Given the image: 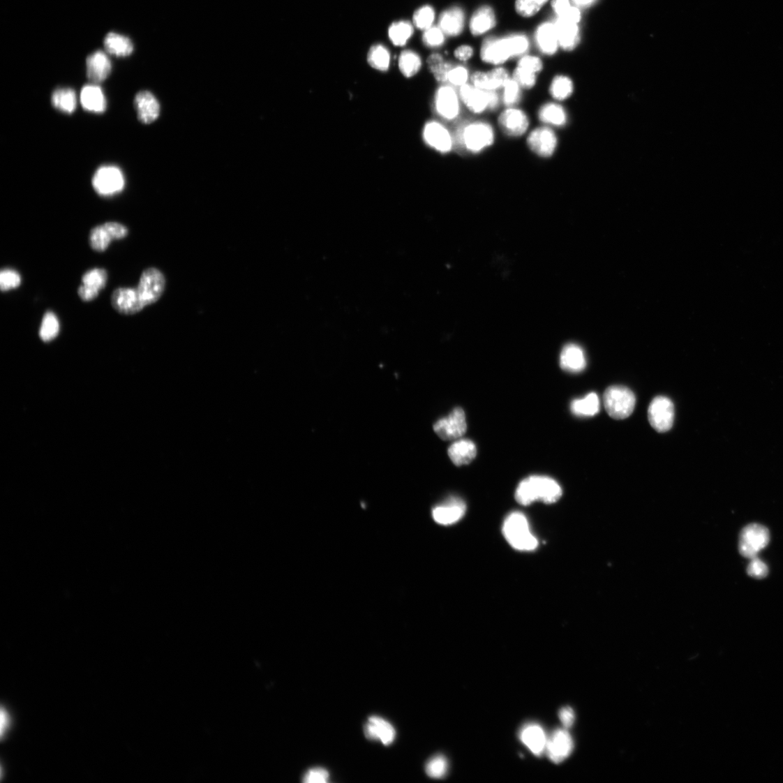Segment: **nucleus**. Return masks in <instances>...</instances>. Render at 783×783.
I'll return each instance as SVG.
<instances>
[{
    "instance_id": "5",
    "label": "nucleus",
    "mask_w": 783,
    "mask_h": 783,
    "mask_svg": "<svg viewBox=\"0 0 783 783\" xmlns=\"http://www.w3.org/2000/svg\"><path fill=\"white\" fill-rule=\"evenodd\" d=\"M458 93L462 104L475 114H483L488 110H495L501 102L497 91L483 90L472 84L460 87Z\"/></svg>"
},
{
    "instance_id": "12",
    "label": "nucleus",
    "mask_w": 783,
    "mask_h": 783,
    "mask_svg": "<svg viewBox=\"0 0 783 783\" xmlns=\"http://www.w3.org/2000/svg\"><path fill=\"white\" fill-rule=\"evenodd\" d=\"M498 122L502 133L511 137L525 135L530 125L529 117L525 112L516 107H507L502 111Z\"/></svg>"
},
{
    "instance_id": "43",
    "label": "nucleus",
    "mask_w": 783,
    "mask_h": 783,
    "mask_svg": "<svg viewBox=\"0 0 783 783\" xmlns=\"http://www.w3.org/2000/svg\"><path fill=\"white\" fill-rule=\"evenodd\" d=\"M107 274L105 269H94L86 272L82 276L83 285L96 289L103 290L107 284Z\"/></svg>"
},
{
    "instance_id": "31",
    "label": "nucleus",
    "mask_w": 783,
    "mask_h": 783,
    "mask_svg": "<svg viewBox=\"0 0 783 783\" xmlns=\"http://www.w3.org/2000/svg\"><path fill=\"white\" fill-rule=\"evenodd\" d=\"M537 117L540 121L551 126L562 127L567 123L565 109L556 103H546L540 106Z\"/></svg>"
},
{
    "instance_id": "38",
    "label": "nucleus",
    "mask_w": 783,
    "mask_h": 783,
    "mask_svg": "<svg viewBox=\"0 0 783 783\" xmlns=\"http://www.w3.org/2000/svg\"><path fill=\"white\" fill-rule=\"evenodd\" d=\"M414 32L412 25L406 22H399L392 24L389 29V37L396 46H403L411 38Z\"/></svg>"
},
{
    "instance_id": "61",
    "label": "nucleus",
    "mask_w": 783,
    "mask_h": 783,
    "mask_svg": "<svg viewBox=\"0 0 783 783\" xmlns=\"http://www.w3.org/2000/svg\"><path fill=\"white\" fill-rule=\"evenodd\" d=\"M445 62L442 56L438 53H434L428 58L427 65L428 68L433 73L438 68H439Z\"/></svg>"
},
{
    "instance_id": "34",
    "label": "nucleus",
    "mask_w": 783,
    "mask_h": 783,
    "mask_svg": "<svg viewBox=\"0 0 783 783\" xmlns=\"http://www.w3.org/2000/svg\"><path fill=\"white\" fill-rule=\"evenodd\" d=\"M570 408L576 417H593L600 411V401L597 394L590 393L583 398L574 400Z\"/></svg>"
},
{
    "instance_id": "40",
    "label": "nucleus",
    "mask_w": 783,
    "mask_h": 783,
    "mask_svg": "<svg viewBox=\"0 0 783 783\" xmlns=\"http://www.w3.org/2000/svg\"><path fill=\"white\" fill-rule=\"evenodd\" d=\"M501 89V102L507 107H515L521 100L522 88L513 78H509Z\"/></svg>"
},
{
    "instance_id": "59",
    "label": "nucleus",
    "mask_w": 783,
    "mask_h": 783,
    "mask_svg": "<svg viewBox=\"0 0 783 783\" xmlns=\"http://www.w3.org/2000/svg\"><path fill=\"white\" fill-rule=\"evenodd\" d=\"M551 6L558 17H562L572 7L570 0H552Z\"/></svg>"
},
{
    "instance_id": "48",
    "label": "nucleus",
    "mask_w": 783,
    "mask_h": 783,
    "mask_svg": "<svg viewBox=\"0 0 783 783\" xmlns=\"http://www.w3.org/2000/svg\"><path fill=\"white\" fill-rule=\"evenodd\" d=\"M512 78L522 89H530L537 83V74L517 67L514 69Z\"/></svg>"
},
{
    "instance_id": "57",
    "label": "nucleus",
    "mask_w": 783,
    "mask_h": 783,
    "mask_svg": "<svg viewBox=\"0 0 783 783\" xmlns=\"http://www.w3.org/2000/svg\"><path fill=\"white\" fill-rule=\"evenodd\" d=\"M456 59L462 62L470 61L474 55L473 48L467 45L459 46L454 52Z\"/></svg>"
},
{
    "instance_id": "21",
    "label": "nucleus",
    "mask_w": 783,
    "mask_h": 783,
    "mask_svg": "<svg viewBox=\"0 0 783 783\" xmlns=\"http://www.w3.org/2000/svg\"><path fill=\"white\" fill-rule=\"evenodd\" d=\"M510 78L507 70L497 67L489 72L477 71L470 77L472 84L486 91H498L502 89Z\"/></svg>"
},
{
    "instance_id": "29",
    "label": "nucleus",
    "mask_w": 783,
    "mask_h": 783,
    "mask_svg": "<svg viewBox=\"0 0 783 783\" xmlns=\"http://www.w3.org/2000/svg\"><path fill=\"white\" fill-rule=\"evenodd\" d=\"M496 25L494 10L489 6L477 9L472 16L470 28L474 36H481L493 29Z\"/></svg>"
},
{
    "instance_id": "27",
    "label": "nucleus",
    "mask_w": 783,
    "mask_h": 783,
    "mask_svg": "<svg viewBox=\"0 0 783 783\" xmlns=\"http://www.w3.org/2000/svg\"><path fill=\"white\" fill-rule=\"evenodd\" d=\"M465 24V14L459 7H454L444 11L439 18V27L445 35L456 36L460 35Z\"/></svg>"
},
{
    "instance_id": "49",
    "label": "nucleus",
    "mask_w": 783,
    "mask_h": 783,
    "mask_svg": "<svg viewBox=\"0 0 783 783\" xmlns=\"http://www.w3.org/2000/svg\"><path fill=\"white\" fill-rule=\"evenodd\" d=\"M445 35L440 27H432L424 31L423 43L427 47H440L445 43Z\"/></svg>"
},
{
    "instance_id": "56",
    "label": "nucleus",
    "mask_w": 783,
    "mask_h": 783,
    "mask_svg": "<svg viewBox=\"0 0 783 783\" xmlns=\"http://www.w3.org/2000/svg\"><path fill=\"white\" fill-rule=\"evenodd\" d=\"M453 66L454 65L452 63L445 61L433 73L436 80L442 83L447 82V77H449V72Z\"/></svg>"
},
{
    "instance_id": "45",
    "label": "nucleus",
    "mask_w": 783,
    "mask_h": 783,
    "mask_svg": "<svg viewBox=\"0 0 783 783\" xmlns=\"http://www.w3.org/2000/svg\"><path fill=\"white\" fill-rule=\"evenodd\" d=\"M435 18L434 9L431 6H424L415 12L413 21L418 29L425 31L433 27Z\"/></svg>"
},
{
    "instance_id": "58",
    "label": "nucleus",
    "mask_w": 783,
    "mask_h": 783,
    "mask_svg": "<svg viewBox=\"0 0 783 783\" xmlns=\"http://www.w3.org/2000/svg\"><path fill=\"white\" fill-rule=\"evenodd\" d=\"M99 292V290L86 286L84 285H81L78 290L79 296L80 297L81 299L85 302H89L95 300L96 298L98 296Z\"/></svg>"
},
{
    "instance_id": "50",
    "label": "nucleus",
    "mask_w": 783,
    "mask_h": 783,
    "mask_svg": "<svg viewBox=\"0 0 783 783\" xmlns=\"http://www.w3.org/2000/svg\"><path fill=\"white\" fill-rule=\"evenodd\" d=\"M513 57L523 55L529 49L530 43L528 37L524 34H513L509 36Z\"/></svg>"
},
{
    "instance_id": "16",
    "label": "nucleus",
    "mask_w": 783,
    "mask_h": 783,
    "mask_svg": "<svg viewBox=\"0 0 783 783\" xmlns=\"http://www.w3.org/2000/svg\"><path fill=\"white\" fill-rule=\"evenodd\" d=\"M574 750V741L567 729H557L548 738L546 751L549 759L555 763L566 760Z\"/></svg>"
},
{
    "instance_id": "11",
    "label": "nucleus",
    "mask_w": 783,
    "mask_h": 783,
    "mask_svg": "<svg viewBox=\"0 0 783 783\" xmlns=\"http://www.w3.org/2000/svg\"><path fill=\"white\" fill-rule=\"evenodd\" d=\"M423 139L428 146L442 154H449L455 147L454 134L437 121H431L425 124Z\"/></svg>"
},
{
    "instance_id": "41",
    "label": "nucleus",
    "mask_w": 783,
    "mask_h": 783,
    "mask_svg": "<svg viewBox=\"0 0 783 783\" xmlns=\"http://www.w3.org/2000/svg\"><path fill=\"white\" fill-rule=\"evenodd\" d=\"M113 240L104 225L93 228L89 234V244L91 248L98 252L107 250Z\"/></svg>"
},
{
    "instance_id": "3",
    "label": "nucleus",
    "mask_w": 783,
    "mask_h": 783,
    "mask_svg": "<svg viewBox=\"0 0 783 783\" xmlns=\"http://www.w3.org/2000/svg\"><path fill=\"white\" fill-rule=\"evenodd\" d=\"M502 534L507 542L514 549L520 551H532L538 546L537 539L531 532L529 521L522 513L509 514L502 525Z\"/></svg>"
},
{
    "instance_id": "32",
    "label": "nucleus",
    "mask_w": 783,
    "mask_h": 783,
    "mask_svg": "<svg viewBox=\"0 0 783 783\" xmlns=\"http://www.w3.org/2000/svg\"><path fill=\"white\" fill-rule=\"evenodd\" d=\"M106 50L117 57H127L133 53L134 46L126 36L114 32L109 33L104 41Z\"/></svg>"
},
{
    "instance_id": "8",
    "label": "nucleus",
    "mask_w": 783,
    "mask_h": 783,
    "mask_svg": "<svg viewBox=\"0 0 783 783\" xmlns=\"http://www.w3.org/2000/svg\"><path fill=\"white\" fill-rule=\"evenodd\" d=\"M459 93L450 84L440 86L435 92L434 106L437 115L446 121H454L461 113Z\"/></svg>"
},
{
    "instance_id": "20",
    "label": "nucleus",
    "mask_w": 783,
    "mask_h": 783,
    "mask_svg": "<svg viewBox=\"0 0 783 783\" xmlns=\"http://www.w3.org/2000/svg\"><path fill=\"white\" fill-rule=\"evenodd\" d=\"M135 106L138 119L142 124H150L154 123L160 116V103L151 91H141L138 92L135 99Z\"/></svg>"
},
{
    "instance_id": "55",
    "label": "nucleus",
    "mask_w": 783,
    "mask_h": 783,
    "mask_svg": "<svg viewBox=\"0 0 783 783\" xmlns=\"http://www.w3.org/2000/svg\"><path fill=\"white\" fill-rule=\"evenodd\" d=\"M558 717L566 729H570L574 722L575 715L571 707L562 708L558 713Z\"/></svg>"
},
{
    "instance_id": "24",
    "label": "nucleus",
    "mask_w": 783,
    "mask_h": 783,
    "mask_svg": "<svg viewBox=\"0 0 783 783\" xmlns=\"http://www.w3.org/2000/svg\"><path fill=\"white\" fill-rule=\"evenodd\" d=\"M553 24L556 29L559 47L566 51L573 50L580 42V30L577 24L558 17Z\"/></svg>"
},
{
    "instance_id": "54",
    "label": "nucleus",
    "mask_w": 783,
    "mask_h": 783,
    "mask_svg": "<svg viewBox=\"0 0 783 783\" xmlns=\"http://www.w3.org/2000/svg\"><path fill=\"white\" fill-rule=\"evenodd\" d=\"M104 226L113 240L121 239L128 234L127 228L122 225L121 223L117 222H107L104 223Z\"/></svg>"
},
{
    "instance_id": "28",
    "label": "nucleus",
    "mask_w": 783,
    "mask_h": 783,
    "mask_svg": "<svg viewBox=\"0 0 783 783\" xmlns=\"http://www.w3.org/2000/svg\"><path fill=\"white\" fill-rule=\"evenodd\" d=\"M535 42L538 49L544 54H554L559 47L556 29L553 23L540 24L535 31Z\"/></svg>"
},
{
    "instance_id": "62",
    "label": "nucleus",
    "mask_w": 783,
    "mask_h": 783,
    "mask_svg": "<svg viewBox=\"0 0 783 783\" xmlns=\"http://www.w3.org/2000/svg\"><path fill=\"white\" fill-rule=\"evenodd\" d=\"M1 719H2V720H1V725H2L1 726V735H2V737H4V733L6 731V729H8V726L10 725V722H9L10 719L8 717V715L7 713L4 712L3 710H2V713H1Z\"/></svg>"
},
{
    "instance_id": "2",
    "label": "nucleus",
    "mask_w": 783,
    "mask_h": 783,
    "mask_svg": "<svg viewBox=\"0 0 783 783\" xmlns=\"http://www.w3.org/2000/svg\"><path fill=\"white\" fill-rule=\"evenodd\" d=\"M455 147L472 154H478L492 146L495 140L493 126L483 121L465 122L454 134Z\"/></svg>"
},
{
    "instance_id": "19",
    "label": "nucleus",
    "mask_w": 783,
    "mask_h": 783,
    "mask_svg": "<svg viewBox=\"0 0 783 783\" xmlns=\"http://www.w3.org/2000/svg\"><path fill=\"white\" fill-rule=\"evenodd\" d=\"M519 737L521 743L535 756H542L545 752L548 738L539 724H525L520 730Z\"/></svg>"
},
{
    "instance_id": "37",
    "label": "nucleus",
    "mask_w": 783,
    "mask_h": 783,
    "mask_svg": "<svg viewBox=\"0 0 783 783\" xmlns=\"http://www.w3.org/2000/svg\"><path fill=\"white\" fill-rule=\"evenodd\" d=\"M367 60L372 68L385 71L390 65V54L385 47L377 45L371 47L369 50Z\"/></svg>"
},
{
    "instance_id": "1",
    "label": "nucleus",
    "mask_w": 783,
    "mask_h": 783,
    "mask_svg": "<svg viewBox=\"0 0 783 783\" xmlns=\"http://www.w3.org/2000/svg\"><path fill=\"white\" fill-rule=\"evenodd\" d=\"M562 489L553 479L531 476L522 480L516 489V500L521 505L529 506L536 501L554 503L561 498Z\"/></svg>"
},
{
    "instance_id": "23",
    "label": "nucleus",
    "mask_w": 783,
    "mask_h": 783,
    "mask_svg": "<svg viewBox=\"0 0 783 783\" xmlns=\"http://www.w3.org/2000/svg\"><path fill=\"white\" fill-rule=\"evenodd\" d=\"M111 63L107 54L102 51L91 54L87 59V73L89 80L96 84L104 82L110 75Z\"/></svg>"
},
{
    "instance_id": "18",
    "label": "nucleus",
    "mask_w": 783,
    "mask_h": 783,
    "mask_svg": "<svg viewBox=\"0 0 783 783\" xmlns=\"http://www.w3.org/2000/svg\"><path fill=\"white\" fill-rule=\"evenodd\" d=\"M467 508L464 502L458 498H452L442 505L436 507L433 511V517L438 524L443 526L452 525L464 516Z\"/></svg>"
},
{
    "instance_id": "63",
    "label": "nucleus",
    "mask_w": 783,
    "mask_h": 783,
    "mask_svg": "<svg viewBox=\"0 0 783 783\" xmlns=\"http://www.w3.org/2000/svg\"><path fill=\"white\" fill-rule=\"evenodd\" d=\"M573 1L578 6L586 7L592 5L595 0H573Z\"/></svg>"
},
{
    "instance_id": "51",
    "label": "nucleus",
    "mask_w": 783,
    "mask_h": 783,
    "mask_svg": "<svg viewBox=\"0 0 783 783\" xmlns=\"http://www.w3.org/2000/svg\"><path fill=\"white\" fill-rule=\"evenodd\" d=\"M747 574L755 579H764L769 574V568L758 556H756L751 558L747 567Z\"/></svg>"
},
{
    "instance_id": "13",
    "label": "nucleus",
    "mask_w": 783,
    "mask_h": 783,
    "mask_svg": "<svg viewBox=\"0 0 783 783\" xmlns=\"http://www.w3.org/2000/svg\"><path fill=\"white\" fill-rule=\"evenodd\" d=\"M467 430V419L461 408H456L449 416L439 419L434 425L435 433L444 440H458Z\"/></svg>"
},
{
    "instance_id": "25",
    "label": "nucleus",
    "mask_w": 783,
    "mask_h": 783,
    "mask_svg": "<svg viewBox=\"0 0 783 783\" xmlns=\"http://www.w3.org/2000/svg\"><path fill=\"white\" fill-rule=\"evenodd\" d=\"M80 100L83 108L91 113L103 114L106 110V99L101 87L96 84H87L82 91Z\"/></svg>"
},
{
    "instance_id": "52",
    "label": "nucleus",
    "mask_w": 783,
    "mask_h": 783,
    "mask_svg": "<svg viewBox=\"0 0 783 783\" xmlns=\"http://www.w3.org/2000/svg\"><path fill=\"white\" fill-rule=\"evenodd\" d=\"M517 67L534 73H538L544 68V64L539 58L534 55H524L519 60Z\"/></svg>"
},
{
    "instance_id": "46",
    "label": "nucleus",
    "mask_w": 783,
    "mask_h": 783,
    "mask_svg": "<svg viewBox=\"0 0 783 783\" xmlns=\"http://www.w3.org/2000/svg\"><path fill=\"white\" fill-rule=\"evenodd\" d=\"M21 283V276L16 271L4 269L0 272V288L3 292L15 289L20 286Z\"/></svg>"
},
{
    "instance_id": "33",
    "label": "nucleus",
    "mask_w": 783,
    "mask_h": 783,
    "mask_svg": "<svg viewBox=\"0 0 783 783\" xmlns=\"http://www.w3.org/2000/svg\"><path fill=\"white\" fill-rule=\"evenodd\" d=\"M52 104L56 109L66 114H71L75 111L77 99L75 91L70 88H59L54 91L52 96Z\"/></svg>"
},
{
    "instance_id": "44",
    "label": "nucleus",
    "mask_w": 783,
    "mask_h": 783,
    "mask_svg": "<svg viewBox=\"0 0 783 783\" xmlns=\"http://www.w3.org/2000/svg\"><path fill=\"white\" fill-rule=\"evenodd\" d=\"M548 1L549 0H516L515 8L521 16L530 17L542 10Z\"/></svg>"
},
{
    "instance_id": "9",
    "label": "nucleus",
    "mask_w": 783,
    "mask_h": 783,
    "mask_svg": "<svg viewBox=\"0 0 783 783\" xmlns=\"http://www.w3.org/2000/svg\"><path fill=\"white\" fill-rule=\"evenodd\" d=\"M165 288L163 274L156 268H149L142 274L137 289L146 307L160 299Z\"/></svg>"
},
{
    "instance_id": "7",
    "label": "nucleus",
    "mask_w": 783,
    "mask_h": 783,
    "mask_svg": "<svg viewBox=\"0 0 783 783\" xmlns=\"http://www.w3.org/2000/svg\"><path fill=\"white\" fill-rule=\"evenodd\" d=\"M92 186L101 196H114L124 190L125 178L117 166L103 165L99 167L93 177Z\"/></svg>"
},
{
    "instance_id": "35",
    "label": "nucleus",
    "mask_w": 783,
    "mask_h": 783,
    "mask_svg": "<svg viewBox=\"0 0 783 783\" xmlns=\"http://www.w3.org/2000/svg\"><path fill=\"white\" fill-rule=\"evenodd\" d=\"M574 91V84L570 78L563 75L556 76L552 80L549 93L552 98L557 101L568 99Z\"/></svg>"
},
{
    "instance_id": "10",
    "label": "nucleus",
    "mask_w": 783,
    "mask_h": 783,
    "mask_svg": "<svg viewBox=\"0 0 783 783\" xmlns=\"http://www.w3.org/2000/svg\"><path fill=\"white\" fill-rule=\"evenodd\" d=\"M648 420L652 428L664 433L672 428L675 418L674 405L670 399L658 396L652 401L648 408Z\"/></svg>"
},
{
    "instance_id": "17",
    "label": "nucleus",
    "mask_w": 783,
    "mask_h": 783,
    "mask_svg": "<svg viewBox=\"0 0 783 783\" xmlns=\"http://www.w3.org/2000/svg\"><path fill=\"white\" fill-rule=\"evenodd\" d=\"M111 304L121 314L134 315L144 307L137 288H119L111 296Z\"/></svg>"
},
{
    "instance_id": "47",
    "label": "nucleus",
    "mask_w": 783,
    "mask_h": 783,
    "mask_svg": "<svg viewBox=\"0 0 783 783\" xmlns=\"http://www.w3.org/2000/svg\"><path fill=\"white\" fill-rule=\"evenodd\" d=\"M470 73L468 68L463 66H453L447 77V82L454 87H461L468 84Z\"/></svg>"
},
{
    "instance_id": "6",
    "label": "nucleus",
    "mask_w": 783,
    "mask_h": 783,
    "mask_svg": "<svg viewBox=\"0 0 783 783\" xmlns=\"http://www.w3.org/2000/svg\"><path fill=\"white\" fill-rule=\"evenodd\" d=\"M770 540L769 530L759 524H750L745 526L739 535L738 550L740 555L747 558L758 556L759 553L766 549Z\"/></svg>"
},
{
    "instance_id": "60",
    "label": "nucleus",
    "mask_w": 783,
    "mask_h": 783,
    "mask_svg": "<svg viewBox=\"0 0 783 783\" xmlns=\"http://www.w3.org/2000/svg\"><path fill=\"white\" fill-rule=\"evenodd\" d=\"M562 17L567 21L578 24L581 20V13L577 8L572 6L562 17Z\"/></svg>"
},
{
    "instance_id": "4",
    "label": "nucleus",
    "mask_w": 783,
    "mask_h": 783,
    "mask_svg": "<svg viewBox=\"0 0 783 783\" xmlns=\"http://www.w3.org/2000/svg\"><path fill=\"white\" fill-rule=\"evenodd\" d=\"M604 403L606 412L611 418L624 419L632 414L636 407V398L629 388L616 385L606 389Z\"/></svg>"
},
{
    "instance_id": "36",
    "label": "nucleus",
    "mask_w": 783,
    "mask_h": 783,
    "mask_svg": "<svg viewBox=\"0 0 783 783\" xmlns=\"http://www.w3.org/2000/svg\"><path fill=\"white\" fill-rule=\"evenodd\" d=\"M398 66L405 77H412L419 71L422 60L418 54L412 50H405L400 55Z\"/></svg>"
},
{
    "instance_id": "42",
    "label": "nucleus",
    "mask_w": 783,
    "mask_h": 783,
    "mask_svg": "<svg viewBox=\"0 0 783 783\" xmlns=\"http://www.w3.org/2000/svg\"><path fill=\"white\" fill-rule=\"evenodd\" d=\"M449 769V762L443 755H436L426 764L425 770L428 777L434 779L444 777Z\"/></svg>"
},
{
    "instance_id": "15",
    "label": "nucleus",
    "mask_w": 783,
    "mask_h": 783,
    "mask_svg": "<svg viewBox=\"0 0 783 783\" xmlns=\"http://www.w3.org/2000/svg\"><path fill=\"white\" fill-rule=\"evenodd\" d=\"M480 58L483 62L495 66L505 64L514 58L509 36L491 37L484 40L481 47Z\"/></svg>"
},
{
    "instance_id": "39",
    "label": "nucleus",
    "mask_w": 783,
    "mask_h": 783,
    "mask_svg": "<svg viewBox=\"0 0 783 783\" xmlns=\"http://www.w3.org/2000/svg\"><path fill=\"white\" fill-rule=\"evenodd\" d=\"M60 331V323L58 317L52 312L47 311L43 319L40 329V337L44 342H50L58 336Z\"/></svg>"
},
{
    "instance_id": "30",
    "label": "nucleus",
    "mask_w": 783,
    "mask_h": 783,
    "mask_svg": "<svg viewBox=\"0 0 783 783\" xmlns=\"http://www.w3.org/2000/svg\"><path fill=\"white\" fill-rule=\"evenodd\" d=\"M449 456L452 462L460 467L471 463L477 456V447L470 440H457L449 447Z\"/></svg>"
},
{
    "instance_id": "26",
    "label": "nucleus",
    "mask_w": 783,
    "mask_h": 783,
    "mask_svg": "<svg viewBox=\"0 0 783 783\" xmlns=\"http://www.w3.org/2000/svg\"><path fill=\"white\" fill-rule=\"evenodd\" d=\"M562 368L570 373H579L586 367V358L583 350L576 344H568L560 356Z\"/></svg>"
},
{
    "instance_id": "53",
    "label": "nucleus",
    "mask_w": 783,
    "mask_h": 783,
    "mask_svg": "<svg viewBox=\"0 0 783 783\" xmlns=\"http://www.w3.org/2000/svg\"><path fill=\"white\" fill-rule=\"evenodd\" d=\"M329 780L328 771L322 768H313L308 770L304 777L306 783H327Z\"/></svg>"
},
{
    "instance_id": "14",
    "label": "nucleus",
    "mask_w": 783,
    "mask_h": 783,
    "mask_svg": "<svg viewBox=\"0 0 783 783\" xmlns=\"http://www.w3.org/2000/svg\"><path fill=\"white\" fill-rule=\"evenodd\" d=\"M530 150L540 158H551L558 146V137L549 126L537 127L530 133L527 139Z\"/></svg>"
},
{
    "instance_id": "22",
    "label": "nucleus",
    "mask_w": 783,
    "mask_h": 783,
    "mask_svg": "<svg viewBox=\"0 0 783 783\" xmlns=\"http://www.w3.org/2000/svg\"><path fill=\"white\" fill-rule=\"evenodd\" d=\"M364 732L367 738L379 740L385 745L393 743L396 736L394 726L378 716L369 717L365 725Z\"/></svg>"
}]
</instances>
